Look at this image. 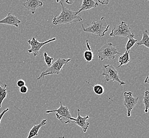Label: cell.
<instances>
[{
  "label": "cell",
  "mask_w": 149,
  "mask_h": 138,
  "mask_svg": "<svg viewBox=\"0 0 149 138\" xmlns=\"http://www.w3.org/2000/svg\"><path fill=\"white\" fill-rule=\"evenodd\" d=\"M144 82L146 84H149V74L148 75V76L146 77V78L145 80H144Z\"/></svg>",
  "instance_id": "cell-28"
},
{
  "label": "cell",
  "mask_w": 149,
  "mask_h": 138,
  "mask_svg": "<svg viewBox=\"0 0 149 138\" xmlns=\"http://www.w3.org/2000/svg\"><path fill=\"white\" fill-rule=\"evenodd\" d=\"M128 40L125 46V49L126 51L131 50L132 47L134 46L136 43L137 42V39L134 38V33H132L131 36L128 37Z\"/></svg>",
  "instance_id": "cell-18"
},
{
  "label": "cell",
  "mask_w": 149,
  "mask_h": 138,
  "mask_svg": "<svg viewBox=\"0 0 149 138\" xmlns=\"http://www.w3.org/2000/svg\"><path fill=\"white\" fill-rule=\"evenodd\" d=\"M140 45H144L149 49V34L147 29L143 31L142 38L137 43V47Z\"/></svg>",
  "instance_id": "cell-16"
},
{
  "label": "cell",
  "mask_w": 149,
  "mask_h": 138,
  "mask_svg": "<svg viewBox=\"0 0 149 138\" xmlns=\"http://www.w3.org/2000/svg\"><path fill=\"white\" fill-rule=\"evenodd\" d=\"M21 23V21L15 15L9 13L6 18L0 20V24H7L13 26L15 27H19V24Z\"/></svg>",
  "instance_id": "cell-12"
},
{
  "label": "cell",
  "mask_w": 149,
  "mask_h": 138,
  "mask_svg": "<svg viewBox=\"0 0 149 138\" xmlns=\"http://www.w3.org/2000/svg\"><path fill=\"white\" fill-rule=\"evenodd\" d=\"M60 1H61V0H56V2L57 3H58V2H60Z\"/></svg>",
  "instance_id": "cell-30"
},
{
  "label": "cell",
  "mask_w": 149,
  "mask_h": 138,
  "mask_svg": "<svg viewBox=\"0 0 149 138\" xmlns=\"http://www.w3.org/2000/svg\"><path fill=\"white\" fill-rule=\"evenodd\" d=\"M110 25H107L105 22L104 17L97 21H93L88 24V27L85 28L84 24H82V29L84 32L95 34L96 35L102 37L105 36V33L107 32Z\"/></svg>",
  "instance_id": "cell-2"
},
{
  "label": "cell",
  "mask_w": 149,
  "mask_h": 138,
  "mask_svg": "<svg viewBox=\"0 0 149 138\" xmlns=\"http://www.w3.org/2000/svg\"><path fill=\"white\" fill-rule=\"evenodd\" d=\"M20 88L19 91H20V93L25 94V93H27V92H28V87H27L26 85L24 86L23 87H20V88Z\"/></svg>",
  "instance_id": "cell-23"
},
{
  "label": "cell",
  "mask_w": 149,
  "mask_h": 138,
  "mask_svg": "<svg viewBox=\"0 0 149 138\" xmlns=\"http://www.w3.org/2000/svg\"><path fill=\"white\" fill-rule=\"evenodd\" d=\"M77 111H78V116L73 123H74L78 126H80L82 128V129L83 130V132L86 133L87 131V130L89 126V122H88L87 121V120L89 118V116L86 115V116L82 117L81 116L80 114V110L79 108L77 109Z\"/></svg>",
  "instance_id": "cell-11"
},
{
  "label": "cell",
  "mask_w": 149,
  "mask_h": 138,
  "mask_svg": "<svg viewBox=\"0 0 149 138\" xmlns=\"http://www.w3.org/2000/svg\"><path fill=\"white\" fill-rule=\"evenodd\" d=\"M131 30L129 26L126 24L125 22L122 21L119 24H117L111 29L109 34L110 37L119 36L128 38L132 35Z\"/></svg>",
  "instance_id": "cell-7"
},
{
  "label": "cell",
  "mask_w": 149,
  "mask_h": 138,
  "mask_svg": "<svg viewBox=\"0 0 149 138\" xmlns=\"http://www.w3.org/2000/svg\"><path fill=\"white\" fill-rule=\"evenodd\" d=\"M47 123V120L44 119L38 124L33 125L29 132L27 138H33L38 135L39 130L41 129L42 126H45V125H46Z\"/></svg>",
  "instance_id": "cell-14"
},
{
  "label": "cell",
  "mask_w": 149,
  "mask_h": 138,
  "mask_svg": "<svg viewBox=\"0 0 149 138\" xmlns=\"http://www.w3.org/2000/svg\"><path fill=\"white\" fill-rule=\"evenodd\" d=\"M60 106L59 108L53 110H47L45 112V113L49 114L51 113H56V116L58 120L65 124L72 123L74 122L76 118L72 116L69 109L67 106L62 105L61 100H60Z\"/></svg>",
  "instance_id": "cell-4"
},
{
  "label": "cell",
  "mask_w": 149,
  "mask_h": 138,
  "mask_svg": "<svg viewBox=\"0 0 149 138\" xmlns=\"http://www.w3.org/2000/svg\"><path fill=\"white\" fill-rule=\"evenodd\" d=\"M56 40V38H53L49 39L44 42H39V41L36 39L35 37H33L31 39L27 41L28 43L31 46V48L28 50V52L29 53H33L34 56H37L39 54L40 49L48 43L54 42Z\"/></svg>",
  "instance_id": "cell-9"
},
{
  "label": "cell",
  "mask_w": 149,
  "mask_h": 138,
  "mask_svg": "<svg viewBox=\"0 0 149 138\" xmlns=\"http://www.w3.org/2000/svg\"><path fill=\"white\" fill-rule=\"evenodd\" d=\"M63 0L60 1L62 8V11L59 15H56L53 19L54 25L62 24H71L82 21V18L77 14V12L73 11L64 6Z\"/></svg>",
  "instance_id": "cell-1"
},
{
  "label": "cell",
  "mask_w": 149,
  "mask_h": 138,
  "mask_svg": "<svg viewBox=\"0 0 149 138\" xmlns=\"http://www.w3.org/2000/svg\"><path fill=\"white\" fill-rule=\"evenodd\" d=\"M130 50L126 51L125 52V53H124L121 56H119L118 58V62L120 63V64L119 66H118L117 68H119L123 65H126L128 64L130 61Z\"/></svg>",
  "instance_id": "cell-15"
},
{
  "label": "cell",
  "mask_w": 149,
  "mask_h": 138,
  "mask_svg": "<svg viewBox=\"0 0 149 138\" xmlns=\"http://www.w3.org/2000/svg\"><path fill=\"white\" fill-rule=\"evenodd\" d=\"M44 57L45 63L46 64L47 66H48V67L51 66L52 64V62L54 60V58L48 56L47 53L46 52L44 53Z\"/></svg>",
  "instance_id": "cell-22"
},
{
  "label": "cell",
  "mask_w": 149,
  "mask_h": 138,
  "mask_svg": "<svg viewBox=\"0 0 149 138\" xmlns=\"http://www.w3.org/2000/svg\"><path fill=\"white\" fill-rule=\"evenodd\" d=\"M102 70L103 72L102 73V75L104 76L106 82L117 81L119 83L120 86L125 85V82L120 80L117 70L112 65H103Z\"/></svg>",
  "instance_id": "cell-6"
},
{
  "label": "cell",
  "mask_w": 149,
  "mask_h": 138,
  "mask_svg": "<svg viewBox=\"0 0 149 138\" xmlns=\"http://www.w3.org/2000/svg\"><path fill=\"white\" fill-rule=\"evenodd\" d=\"M17 86L19 88H20V87H23L24 86H25L26 85V82H25V81H24V80L20 79V80H19L17 81Z\"/></svg>",
  "instance_id": "cell-24"
},
{
  "label": "cell",
  "mask_w": 149,
  "mask_h": 138,
  "mask_svg": "<svg viewBox=\"0 0 149 138\" xmlns=\"http://www.w3.org/2000/svg\"><path fill=\"white\" fill-rule=\"evenodd\" d=\"M9 108H7L6 109H4L3 111H2V112L1 113H0V125H1V120H2V118H3V116L4 115V114L6 113L7 112L9 111Z\"/></svg>",
  "instance_id": "cell-25"
},
{
  "label": "cell",
  "mask_w": 149,
  "mask_h": 138,
  "mask_svg": "<svg viewBox=\"0 0 149 138\" xmlns=\"http://www.w3.org/2000/svg\"><path fill=\"white\" fill-rule=\"evenodd\" d=\"M143 103L144 105L145 109H144V112L145 113L147 114L149 110V91L146 90L145 91L144 95L143 97Z\"/></svg>",
  "instance_id": "cell-19"
},
{
  "label": "cell",
  "mask_w": 149,
  "mask_h": 138,
  "mask_svg": "<svg viewBox=\"0 0 149 138\" xmlns=\"http://www.w3.org/2000/svg\"><path fill=\"white\" fill-rule=\"evenodd\" d=\"M139 97H134L131 91H125L124 93V105L127 109V116H131V111L134 107L137 105Z\"/></svg>",
  "instance_id": "cell-8"
},
{
  "label": "cell",
  "mask_w": 149,
  "mask_h": 138,
  "mask_svg": "<svg viewBox=\"0 0 149 138\" xmlns=\"http://www.w3.org/2000/svg\"><path fill=\"white\" fill-rule=\"evenodd\" d=\"M118 46L113 45L112 43H109L103 45L102 47L99 49L98 57L99 60L101 61L104 60H113L117 54L121 55L117 51V48L115 46Z\"/></svg>",
  "instance_id": "cell-5"
},
{
  "label": "cell",
  "mask_w": 149,
  "mask_h": 138,
  "mask_svg": "<svg viewBox=\"0 0 149 138\" xmlns=\"http://www.w3.org/2000/svg\"><path fill=\"white\" fill-rule=\"evenodd\" d=\"M74 0H65V2L68 4H72L74 2Z\"/></svg>",
  "instance_id": "cell-27"
},
{
  "label": "cell",
  "mask_w": 149,
  "mask_h": 138,
  "mask_svg": "<svg viewBox=\"0 0 149 138\" xmlns=\"http://www.w3.org/2000/svg\"><path fill=\"white\" fill-rule=\"evenodd\" d=\"M98 6V2H95L94 0H83L80 9L77 12V14L78 15L84 11H87L90 9H94Z\"/></svg>",
  "instance_id": "cell-13"
},
{
  "label": "cell",
  "mask_w": 149,
  "mask_h": 138,
  "mask_svg": "<svg viewBox=\"0 0 149 138\" xmlns=\"http://www.w3.org/2000/svg\"><path fill=\"white\" fill-rule=\"evenodd\" d=\"M93 53L92 49H88L84 52V57L87 62H90L93 59Z\"/></svg>",
  "instance_id": "cell-21"
},
{
  "label": "cell",
  "mask_w": 149,
  "mask_h": 138,
  "mask_svg": "<svg viewBox=\"0 0 149 138\" xmlns=\"http://www.w3.org/2000/svg\"><path fill=\"white\" fill-rule=\"evenodd\" d=\"M93 90L94 93L98 96L103 95L104 93V88L101 84H97L93 86Z\"/></svg>",
  "instance_id": "cell-20"
},
{
  "label": "cell",
  "mask_w": 149,
  "mask_h": 138,
  "mask_svg": "<svg viewBox=\"0 0 149 138\" xmlns=\"http://www.w3.org/2000/svg\"><path fill=\"white\" fill-rule=\"evenodd\" d=\"M7 85L6 84H4L3 87H1L0 84V108L2 107V104L4 100L8 96L7 91Z\"/></svg>",
  "instance_id": "cell-17"
},
{
  "label": "cell",
  "mask_w": 149,
  "mask_h": 138,
  "mask_svg": "<svg viewBox=\"0 0 149 138\" xmlns=\"http://www.w3.org/2000/svg\"><path fill=\"white\" fill-rule=\"evenodd\" d=\"M71 60V59H58L51 66L48 67L46 70L42 71L40 75H39V77L37 79V80H39L42 78L45 77L46 75H60L61 70L63 69V66L66 65Z\"/></svg>",
  "instance_id": "cell-3"
},
{
  "label": "cell",
  "mask_w": 149,
  "mask_h": 138,
  "mask_svg": "<svg viewBox=\"0 0 149 138\" xmlns=\"http://www.w3.org/2000/svg\"><path fill=\"white\" fill-rule=\"evenodd\" d=\"M143 1L145 2H148V1H149V0H143Z\"/></svg>",
  "instance_id": "cell-29"
},
{
  "label": "cell",
  "mask_w": 149,
  "mask_h": 138,
  "mask_svg": "<svg viewBox=\"0 0 149 138\" xmlns=\"http://www.w3.org/2000/svg\"><path fill=\"white\" fill-rule=\"evenodd\" d=\"M98 2L102 5H107L109 2V0H98Z\"/></svg>",
  "instance_id": "cell-26"
},
{
  "label": "cell",
  "mask_w": 149,
  "mask_h": 138,
  "mask_svg": "<svg viewBox=\"0 0 149 138\" xmlns=\"http://www.w3.org/2000/svg\"><path fill=\"white\" fill-rule=\"evenodd\" d=\"M23 5L27 10L31 12L32 15H34L37 9L43 6V3L40 0H27Z\"/></svg>",
  "instance_id": "cell-10"
}]
</instances>
